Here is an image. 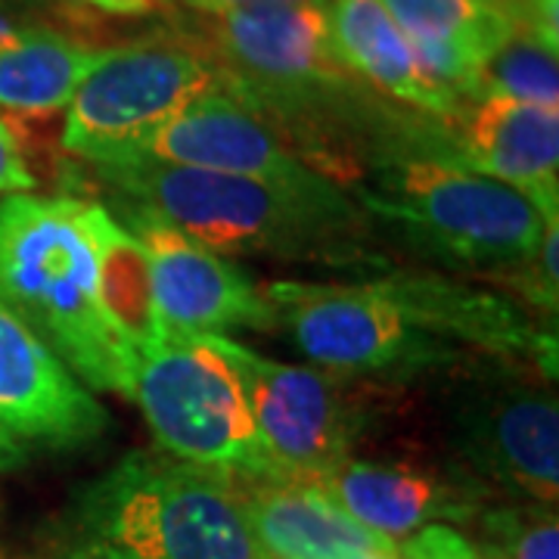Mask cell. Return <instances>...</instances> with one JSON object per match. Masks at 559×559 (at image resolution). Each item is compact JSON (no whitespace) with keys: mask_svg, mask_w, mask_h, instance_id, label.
<instances>
[{"mask_svg":"<svg viewBox=\"0 0 559 559\" xmlns=\"http://www.w3.org/2000/svg\"><path fill=\"white\" fill-rule=\"evenodd\" d=\"M91 168L112 202L168 221L221 255L380 264L360 209L333 178L283 183L150 162Z\"/></svg>","mask_w":559,"mask_h":559,"instance_id":"cell-1","label":"cell"},{"mask_svg":"<svg viewBox=\"0 0 559 559\" xmlns=\"http://www.w3.org/2000/svg\"><path fill=\"white\" fill-rule=\"evenodd\" d=\"M81 212L79 197L0 200V299L84 389L131 399L138 358L103 314Z\"/></svg>","mask_w":559,"mask_h":559,"instance_id":"cell-2","label":"cell"},{"mask_svg":"<svg viewBox=\"0 0 559 559\" xmlns=\"http://www.w3.org/2000/svg\"><path fill=\"white\" fill-rule=\"evenodd\" d=\"M227 476L134 451L84 485L69 513V559H259Z\"/></svg>","mask_w":559,"mask_h":559,"instance_id":"cell-3","label":"cell"},{"mask_svg":"<svg viewBox=\"0 0 559 559\" xmlns=\"http://www.w3.org/2000/svg\"><path fill=\"white\" fill-rule=\"evenodd\" d=\"M358 202L401 227L419 249L473 267H513L532 259L547 221L507 183L485 178L439 150L385 162Z\"/></svg>","mask_w":559,"mask_h":559,"instance_id":"cell-4","label":"cell"},{"mask_svg":"<svg viewBox=\"0 0 559 559\" xmlns=\"http://www.w3.org/2000/svg\"><path fill=\"white\" fill-rule=\"evenodd\" d=\"M274 311V330H286L320 370L358 377H407L460 358L439 342L385 277L360 283L277 280L261 286Z\"/></svg>","mask_w":559,"mask_h":559,"instance_id":"cell-5","label":"cell"},{"mask_svg":"<svg viewBox=\"0 0 559 559\" xmlns=\"http://www.w3.org/2000/svg\"><path fill=\"white\" fill-rule=\"evenodd\" d=\"M131 401L168 457L227 479L277 476L261 448L234 367L205 336L168 333L143 352Z\"/></svg>","mask_w":559,"mask_h":559,"instance_id":"cell-6","label":"cell"},{"mask_svg":"<svg viewBox=\"0 0 559 559\" xmlns=\"http://www.w3.org/2000/svg\"><path fill=\"white\" fill-rule=\"evenodd\" d=\"M205 340L234 367L277 476L320 481L352 457L367 414L348 377L264 358L230 336Z\"/></svg>","mask_w":559,"mask_h":559,"instance_id":"cell-7","label":"cell"},{"mask_svg":"<svg viewBox=\"0 0 559 559\" xmlns=\"http://www.w3.org/2000/svg\"><path fill=\"white\" fill-rule=\"evenodd\" d=\"M221 84L218 72L187 47H116L66 106L62 150L87 165H119L165 121Z\"/></svg>","mask_w":559,"mask_h":559,"instance_id":"cell-8","label":"cell"},{"mask_svg":"<svg viewBox=\"0 0 559 559\" xmlns=\"http://www.w3.org/2000/svg\"><path fill=\"white\" fill-rule=\"evenodd\" d=\"M134 234L150 259L156 305L171 333L227 336L234 330H274L261 286L227 255L143 209L106 205Z\"/></svg>","mask_w":559,"mask_h":559,"instance_id":"cell-9","label":"cell"},{"mask_svg":"<svg viewBox=\"0 0 559 559\" xmlns=\"http://www.w3.org/2000/svg\"><path fill=\"white\" fill-rule=\"evenodd\" d=\"M178 165L200 168L215 175L283 180V183H314L330 178L280 138L277 128L261 116L240 91L215 87L183 112L165 121L156 134L140 143L138 150L119 165Z\"/></svg>","mask_w":559,"mask_h":559,"instance_id":"cell-10","label":"cell"},{"mask_svg":"<svg viewBox=\"0 0 559 559\" xmlns=\"http://www.w3.org/2000/svg\"><path fill=\"white\" fill-rule=\"evenodd\" d=\"M460 448L469 473L503 485L538 507L559 500L557 395L532 385H503L460 411Z\"/></svg>","mask_w":559,"mask_h":559,"instance_id":"cell-11","label":"cell"},{"mask_svg":"<svg viewBox=\"0 0 559 559\" xmlns=\"http://www.w3.org/2000/svg\"><path fill=\"white\" fill-rule=\"evenodd\" d=\"M106 426L100 401L0 299V429L22 448L66 451L100 439Z\"/></svg>","mask_w":559,"mask_h":559,"instance_id":"cell-12","label":"cell"},{"mask_svg":"<svg viewBox=\"0 0 559 559\" xmlns=\"http://www.w3.org/2000/svg\"><path fill=\"white\" fill-rule=\"evenodd\" d=\"M314 485L352 520L392 544L426 525L476 520L485 500V485L473 473L439 469L414 460L348 457Z\"/></svg>","mask_w":559,"mask_h":559,"instance_id":"cell-13","label":"cell"},{"mask_svg":"<svg viewBox=\"0 0 559 559\" xmlns=\"http://www.w3.org/2000/svg\"><path fill=\"white\" fill-rule=\"evenodd\" d=\"M215 40L246 84L237 91H299L342 79L330 40V3H261L215 13Z\"/></svg>","mask_w":559,"mask_h":559,"instance_id":"cell-14","label":"cell"},{"mask_svg":"<svg viewBox=\"0 0 559 559\" xmlns=\"http://www.w3.org/2000/svg\"><path fill=\"white\" fill-rule=\"evenodd\" d=\"M460 131L439 153L516 190L544 221L559 218V109L488 97L460 109Z\"/></svg>","mask_w":559,"mask_h":559,"instance_id":"cell-15","label":"cell"},{"mask_svg":"<svg viewBox=\"0 0 559 559\" xmlns=\"http://www.w3.org/2000/svg\"><path fill=\"white\" fill-rule=\"evenodd\" d=\"M259 550L271 559H348L399 544L355 522L314 481L289 476L230 479Z\"/></svg>","mask_w":559,"mask_h":559,"instance_id":"cell-16","label":"cell"},{"mask_svg":"<svg viewBox=\"0 0 559 559\" xmlns=\"http://www.w3.org/2000/svg\"><path fill=\"white\" fill-rule=\"evenodd\" d=\"M330 40L342 69L358 72L389 97L454 119L463 103L419 69L411 44L380 0H330Z\"/></svg>","mask_w":559,"mask_h":559,"instance_id":"cell-17","label":"cell"},{"mask_svg":"<svg viewBox=\"0 0 559 559\" xmlns=\"http://www.w3.org/2000/svg\"><path fill=\"white\" fill-rule=\"evenodd\" d=\"M116 47H91L53 28L0 25V109L47 116L66 109L79 84Z\"/></svg>","mask_w":559,"mask_h":559,"instance_id":"cell-18","label":"cell"},{"mask_svg":"<svg viewBox=\"0 0 559 559\" xmlns=\"http://www.w3.org/2000/svg\"><path fill=\"white\" fill-rule=\"evenodd\" d=\"M81 221L94 249L103 314L116 336L140 358L171 333L156 305L150 259L138 237L103 202L84 200Z\"/></svg>","mask_w":559,"mask_h":559,"instance_id":"cell-19","label":"cell"},{"mask_svg":"<svg viewBox=\"0 0 559 559\" xmlns=\"http://www.w3.org/2000/svg\"><path fill=\"white\" fill-rule=\"evenodd\" d=\"M395 20L407 44L419 47H457L481 62L516 25L488 0H380Z\"/></svg>","mask_w":559,"mask_h":559,"instance_id":"cell-20","label":"cell"},{"mask_svg":"<svg viewBox=\"0 0 559 559\" xmlns=\"http://www.w3.org/2000/svg\"><path fill=\"white\" fill-rule=\"evenodd\" d=\"M469 97H507L559 109L557 40L535 32L532 25H516L481 62Z\"/></svg>","mask_w":559,"mask_h":559,"instance_id":"cell-21","label":"cell"},{"mask_svg":"<svg viewBox=\"0 0 559 559\" xmlns=\"http://www.w3.org/2000/svg\"><path fill=\"white\" fill-rule=\"evenodd\" d=\"M485 559H559V520L554 507H503L479 513Z\"/></svg>","mask_w":559,"mask_h":559,"instance_id":"cell-22","label":"cell"},{"mask_svg":"<svg viewBox=\"0 0 559 559\" xmlns=\"http://www.w3.org/2000/svg\"><path fill=\"white\" fill-rule=\"evenodd\" d=\"M559 218L547 221L544 227V237H540L538 249L532 259L520 261L513 267H503L498 271L500 277L507 280V286L525 299L528 305H535L540 314H550L557 318L559 305Z\"/></svg>","mask_w":559,"mask_h":559,"instance_id":"cell-23","label":"cell"},{"mask_svg":"<svg viewBox=\"0 0 559 559\" xmlns=\"http://www.w3.org/2000/svg\"><path fill=\"white\" fill-rule=\"evenodd\" d=\"M401 559H485L481 550L451 525H426L399 540Z\"/></svg>","mask_w":559,"mask_h":559,"instance_id":"cell-24","label":"cell"},{"mask_svg":"<svg viewBox=\"0 0 559 559\" xmlns=\"http://www.w3.org/2000/svg\"><path fill=\"white\" fill-rule=\"evenodd\" d=\"M35 187L38 180L22 156L20 134L13 131L10 121L0 119V200L16 197V193H32Z\"/></svg>","mask_w":559,"mask_h":559,"instance_id":"cell-25","label":"cell"},{"mask_svg":"<svg viewBox=\"0 0 559 559\" xmlns=\"http://www.w3.org/2000/svg\"><path fill=\"white\" fill-rule=\"evenodd\" d=\"M525 25L557 40V0H520Z\"/></svg>","mask_w":559,"mask_h":559,"instance_id":"cell-26","label":"cell"},{"mask_svg":"<svg viewBox=\"0 0 559 559\" xmlns=\"http://www.w3.org/2000/svg\"><path fill=\"white\" fill-rule=\"evenodd\" d=\"M193 7H200L205 13H227V10H240V7H261V3H330V0H187Z\"/></svg>","mask_w":559,"mask_h":559,"instance_id":"cell-27","label":"cell"},{"mask_svg":"<svg viewBox=\"0 0 559 559\" xmlns=\"http://www.w3.org/2000/svg\"><path fill=\"white\" fill-rule=\"evenodd\" d=\"M22 460H25V448H22L20 441L13 439L10 432H3V429H0V473H7V469L20 466Z\"/></svg>","mask_w":559,"mask_h":559,"instance_id":"cell-28","label":"cell"},{"mask_svg":"<svg viewBox=\"0 0 559 559\" xmlns=\"http://www.w3.org/2000/svg\"><path fill=\"white\" fill-rule=\"evenodd\" d=\"M100 10L119 13V16H134V13H146L153 7V0H87Z\"/></svg>","mask_w":559,"mask_h":559,"instance_id":"cell-29","label":"cell"},{"mask_svg":"<svg viewBox=\"0 0 559 559\" xmlns=\"http://www.w3.org/2000/svg\"><path fill=\"white\" fill-rule=\"evenodd\" d=\"M491 7H498L503 16H510L513 22H522L525 25V16H522V7L520 0H488Z\"/></svg>","mask_w":559,"mask_h":559,"instance_id":"cell-30","label":"cell"},{"mask_svg":"<svg viewBox=\"0 0 559 559\" xmlns=\"http://www.w3.org/2000/svg\"><path fill=\"white\" fill-rule=\"evenodd\" d=\"M348 559H401L399 550H389V554H358V557H348Z\"/></svg>","mask_w":559,"mask_h":559,"instance_id":"cell-31","label":"cell"},{"mask_svg":"<svg viewBox=\"0 0 559 559\" xmlns=\"http://www.w3.org/2000/svg\"><path fill=\"white\" fill-rule=\"evenodd\" d=\"M259 559H271V557H264V554H261V557Z\"/></svg>","mask_w":559,"mask_h":559,"instance_id":"cell-32","label":"cell"},{"mask_svg":"<svg viewBox=\"0 0 559 559\" xmlns=\"http://www.w3.org/2000/svg\"><path fill=\"white\" fill-rule=\"evenodd\" d=\"M0 559H7V557H0Z\"/></svg>","mask_w":559,"mask_h":559,"instance_id":"cell-33","label":"cell"}]
</instances>
